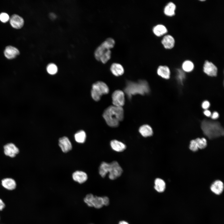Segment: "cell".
Wrapping results in <instances>:
<instances>
[{
  "label": "cell",
  "instance_id": "6da1fadb",
  "mask_svg": "<svg viewBox=\"0 0 224 224\" xmlns=\"http://www.w3.org/2000/svg\"><path fill=\"white\" fill-rule=\"evenodd\" d=\"M103 117L107 124L111 127H117L124 117V111L122 107L111 105L104 111Z\"/></svg>",
  "mask_w": 224,
  "mask_h": 224
},
{
  "label": "cell",
  "instance_id": "7a4b0ae2",
  "mask_svg": "<svg viewBox=\"0 0 224 224\" xmlns=\"http://www.w3.org/2000/svg\"><path fill=\"white\" fill-rule=\"evenodd\" d=\"M124 91L129 99L133 96L140 94L144 95L148 94L150 89L147 82L144 80H140L137 82L127 81L124 88Z\"/></svg>",
  "mask_w": 224,
  "mask_h": 224
},
{
  "label": "cell",
  "instance_id": "3957f363",
  "mask_svg": "<svg viewBox=\"0 0 224 224\" xmlns=\"http://www.w3.org/2000/svg\"><path fill=\"white\" fill-rule=\"evenodd\" d=\"M201 128L204 135L210 139L217 138L224 134L223 128L218 122L204 120L201 123Z\"/></svg>",
  "mask_w": 224,
  "mask_h": 224
},
{
  "label": "cell",
  "instance_id": "277c9868",
  "mask_svg": "<svg viewBox=\"0 0 224 224\" xmlns=\"http://www.w3.org/2000/svg\"><path fill=\"white\" fill-rule=\"evenodd\" d=\"M123 172V169L117 161H114L110 163L102 162L100 165L99 173L103 178L109 173V177L114 180L120 177Z\"/></svg>",
  "mask_w": 224,
  "mask_h": 224
},
{
  "label": "cell",
  "instance_id": "5b68a950",
  "mask_svg": "<svg viewBox=\"0 0 224 224\" xmlns=\"http://www.w3.org/2000/svg\"><path fill=\"white\" fill-rule=\"evenodd\" d=\"M109 89L107 85L101 81H98L93 84L91 91L92 99L96 101H98L103 95L108 93Z\"/></svg>",
  "mask_w": 224,
  "mask_h": 224
},
{
  "label": "cell",
  "instance_id": "8992f818",
  "mask_svg": "<svg viewBox=\"0 0 224 224\" xmlns=\"http://www.w3.org/2000/svg\"><path fill=\"white\" fill-rule=\"evenodd\" d=\"M115 44V40L112 38H108L102 42L95 51L94 56L96 60L99 61L102 54L106 50L114 48Z\"/></svg>",
  "mask_w": 224,
  "mask_h": 224
},
{
  "label": "cell",
  "instance_id": "52a82bcc",
  "mask_svg": "<svg viewBox=\"0 0 224 224\" xmlns=\"http://www.w3.org/2000/svg\"><path fill=\"white\" fill-rule=\"evenodd\" d=\"M84 201L89 206L97 208H100L104 205L102 197L94 196L91 194H87Z\"/></svg>",
  "mask_w": 224,
  "mask_h": 224
},
{
  "label": "cell",
  "instance_id": "ba28073f",
  "mask_svg": "<svg viewBox=\"0 0 224 224\" xmlns=\"http://www.w3.org/2000/svg\"><path fill=\"white\" fill-rule=\"evenodd\" d=\"M112 103L114 106L122 107L124 104V93L121 90H116L114 91L112 94Z\"/></svg>",
  "mask_w": 224,
  "mask_h": 224
},
{
  "label": "cell",
  "instance_id": "9c48e42d",
  "mask_svg": "<svg viewBox=\"0 0 224 224\" xmlns=\"http://www.w3.org/2000/svg\"><path fill=\"white\" fill-rule=\"evenodd\" d=\"M204 72L211 77L216 76L217 72V67L212 62L206 60L203 67Z\"/></svg>",
  "mask_w": 224,
  "mask_h": 224
},
{
  "label": "cell",
  "instance_id": "30bf717a",
  "mask_svg": "<svg viewBox=\"0 0 224 224\" xmlns=\"http://www.w3.org/2000/svg\"><path fill=\"white\" fill-rule=\"evenodd\" d=\"M58 145L62 151L64 153L69 152L72 148L71 143L66 137H63L59 139Z\"/></svg>",
  "mask_w": 224,
  "mask_h": 224
},
{
  "label": "cell",
  "instance_id": "8fae6325",
  "mask_svg": "<svg viewBox=\"0 0 224 224\" xmlns=\"http://www.w3.org/2000/svg\"><path fill=\"white\" fill-rule=\"evenodd\" d=\"M9 20L11 25L16 29L21 28L24 24V20L23 18L17 14L12 15L10 18Z\"/></svg>",
  "mask_w": 224,
  "mask_h": 224
},
{
  "label": "cell",
  "instance_id": "7c38bea8",
  "mask_svg": "<svg viewBox=\"0 0 224 224\" xmlns=\"http://www.w3.org/2000/svg\"><path fill=\"white\" fill-rule=\"evenodd\" d=\"M4 149L5 154L11 157L15 156L19 152L18 148L12 143L7 144L4 146Z\"/></svg>",
  "mask_w": 224,
  "mask_h": 224
},
{
  "label": "cell",
  "instance_id": "4fadbf2b",
  "mask_svg": "<svg viewBox=\"0 0 224 224\" xmlns=\"http://www.w3.org/2000/svg\"><path fill=\"white\" fill-rule=\"evenodd\" d=\"M19 54L20 52L17 48L11 45L7 46L4 51L5 56L9 59L15 58Z\"/></svg>",
  "mask_w": 224,
  "mask_h": 224
},
{
  "label": "cell",
  "instance_id": "5bb4252c",
  "mask_svg": "<svg viewBox=\"0 0 224 224\" xmlns=\"http://www.w3.org/2000/svg\"><path fill=\"white\" fill-rule=\"evenodd\" d=\"M224 184L221 180H219L214 181L211 184L210 189L212 192L216 195L221 194L224 189Z\"/></svg>",
  "mask_w": 224,
  "mask_h": 224
},
{
  "label": "cell",
  "instance_id": "9a60e30c",
  "mask_svg": "<svg viewBox=\"0 0 224 224\" xmlns=\"http://www.w3.org/2000/svg\"><path fill=\"white\" fill-rule=\"evenodd\" d=\"M161 43L166 49H170L174 46L175 40L172 35H167L164 36Z\"/></svg>",
  "mask_w": 224,
  "mask_h": 224
},
{
  "label": "cell",
  "instance_id": "2e32d148",
  "mask_svg": "<svg viewBox=\"0 0 224 224\" xmlns=\"http://www.w3.org/2000/svg\"><path fill=\"white\" fill-rule=\"evenodd\" d=\"M110 70L113 74L117 77L122 75L124 71L122 65L118 63H113L110 66Z\"/></svg>",
  "mask_w": 224,
  "mask_h": 224
},
{
  "label": "cell",
  "instance_id": "e0dca14e",
  "mask_svg": "<svg viewBox=\"0 0 224 224\" xmlns=\"http://www.w3.org/2000/svg\"><path fill=\"white\" fill-rule=\"evenodd\" d=\"M72 177L74 181L82 184L87 180V174L83 171H76L73 173Z\"/></svg>",
  "mask_w": 224,
  "mask_h": 224
},
{
  "label": "cell",
  "instance_id": "ac0fdd59",
  "mask_svg": "<svg viewBox=\"0 0 224 224\" xmlns=\"http://www.w3.org/2000/svg\"><path fill=\"white\" fill-rule=\"evenodd\" d=\"M157 74L162 78L168 79L170 77V71L169 68L166 66L161 65L157 69Z\"/></svg>",
  "mask_w": 224,
  "mask_h": 224
},
{
  "label": "cell",
  "instance_id": "d6986e66",
  "mask_svg": "<svg viewBox=\"0 0 224 224\" xmlns=\"http://www.w3.org/2000/svg\"><path fill=\"white\" fill-rule=\"evenodd\" d=\"M139 132L144 137L151 136L153 134L152 127L148 124H144L140 126L139 129Z\"/></svg>",
  "mask_w": 224,
  "mask_h": 224
},
{
  "label": "cell",
  "instance_id": "ffe728a7",
  "mask_svg": "<svg viewBox=\"0 0 224 224\" xmlns=\"http://www.w3.org/2000/svg\"><path fill=\"white\" fill-rule=\"evenodd\" d=\"M110 145L112 148L117 152H122L126 148V146L123 142L116 140L111 141Z\"/></svg>",
  "mask_w": 224,
  "mask_h": 224
},
{
  "label": "cell",
  "instance_id": "44dd1931",
  "mask_svg": "<svg viewBox=\"0 0 224 224\" xmlns=\"http://www.w3.org/2000/svg\"><path fill=\"white\" fill-rule=\"evenodd\" d=\"M152 31L156 36L160 37L167 33V29L164 25L159 24L153 28Z\"/></svg>",
  "mask_w": 224,
  "mask_h": 224
},
{
  "label": "cell",
  "instance_id": "7402d4cb",
  "mask_svg": "<svg viewBox=\"0 0 224 224\" xmlns=\"http://www.w3.org/2000/svg\"><path fill=\"white\" fill-rule=\"evenodd\" d=\"M176 8L175 5L173 2H170L165 7L164 12L167 16H172L175 15Z\"/></svg>",
  "mask_w": 224,
  "mask_h": 224
},
{
  "label": "cell",
  "instance_id": "603a6c76",
  "mask_svg": "<svg viewBox=\"0 0 224 224\" xmlns=\"http://www.w3.org/2000/svg\"><path fill=\"white\" fill-rule=\"evenodd\" d=\"M2 184L3 187L10 190L15 189L16 185L15 181L10 178H7L2 180Z\"/></svg>",
  "mask_w": 224,
  "mask_h": 224
},
{
  "label": "cell",
  "instance_id": "cb8c5ba5",
  "mask_svg": "<svg viewBox=\"0 0 224 224\" xmlns=\"http://www.w3.org/2000/svg\"><path fill=\"white\" fill-rule=\"evenodd\" d=\"M154 184V189L157 192L162 193L165 191L166 187V184L163 180L160 178H157L155 180Z\"/></svg>",
  "mask_w": 224,
  "mask_h": 224
},
{
  "label": "cell",
  "instance_id": "d4e9b609",
  "mask_svg": "<svg viewBox=\"0 0 224 224\" xmlns=\"http://www.w3.org/2000/svg\"><path fill=\"white\" fill-rule=\"evenodd\" d=\"M86 133L84 131L81 130L77 132L74 135L75 141L79 143H83L86 140Z\"/></svg>",
  "mask_w": 224,
  "mask_h": 224
},
{
  "label": "cell",
  "instance_id": "484cf974",
  "mask_svg": "<svg viewBox=\"0 0 224 224\" xmlns=\"http://www.w3.org/2000/svg\"><path fill=\"white\" fill-rule=\"evenodd\" d=\"M194 64L190 60H185L182 63V68L183 70L185 72H191L194 69Z\"/></svg>",
  "mask_w": 224,
  "mask_h": 224
},
{
  "label": "cell",
  "instance_id": "4316f807",
  "mask_svg": "<svg viewBox=\"0 0 224 224\" xmlns=\"http://www.w3.org/2000/svg\"><path fill=\"white\" fill-rule=\"evenodd\" d=\"M111 51L110 49L105 51L100 56L99 61L105 64L107 63L111 58Z\"/></svg>",
  "mask_w": 224,
  "mask_h": 224
},
{
  "label": "cell",
  "instance_id": "83f0119b",
  "mask_svg": "<svg viewBox=\"0 0 224 224\" xmlns=\"http://www.w3.org/2000/svg\"><path fill=\"white\" fill-rule=\"evenodd\" d=\"M195 139L197 142L198 149H203L207 147V142L206 139L205 138H198Z\"/></svg>",
  "mask_w": 224,
  "mask_h": 224
},
{
  "label": "cell",
  "instance_id": "f1b7e54d",
  "mask_svg": "<svg viewBox=\"0 0 224 224\" xmlns=\"http://www.w3.org/2000/svg\"><path fill=\"white\" fill-rule=\"evenodd\" d=\"M46 70L49 74L54 75L58 72V68L55 64L53 63H50L47 65Z\"/></svg>",
  "mask_w": 224,
  "mask_h": 224
},
{
  "label": "cell",
  "instance_id": "f546056e",
  "mask_svg": "<svg viewBox=\"0 0 224 224\" xmlns=\"http://www.w3.org/2000/svg\"><path fill=\"white\" fill-rule=\"evenodd\" d=\"M177 74V79L179 82L182 84L183 82L185 77L184 72L180 69H178Z\"/></svg>",
  "mask_w": 224,
  "mask_h": 224
},
{
  "label": "cell",
  "instance_id": "4dcf8cb0",
  "mask_svg": "<svg viewBox=\"0 0 224 224\" xmlns=\"http://www.w3.org/2000/svg\"><path fill=\"white\" fill-rule=\"evenodd\" d=\"M189 148L190 150L194 152H196L198 150V148L195 139L192 140L190 141Z\"/></svg>",
  "mask_w": 224,
  "mask_h": 224
},
{
  "label": "cell",
  "instance_id": "1f68e13d",
  "mask_svg": "<svg viewBox=\"0 0 224 224\" xmlns=\"http://www.w3.org/2000/svg\"><path fill=\"white\" fill-rule=\"evenodd\" d=\"M10 19L9 15L7 13L2 12L0 14V20L3 22H6Z\"/></svg>",
  "mask_w": 224,
  "mask_h": 224
},
{
  "label": "cell",
  "instance_id": "d6a6232c",
  "mask_svg": "<svg viewBox=\"0 0 224 224\" xmlns=\"http://www.w3.org/2000/svg\"><path fill=\"white\" fill-rule=\"evenodd\" d=\"M210 106L209 102L207 100H205L203 102L202 104V108L205 110H207Z\"/></svg>",
  "mask_w": 224,
  "mask_h": 224
},
{
  "label": "cell",
  "instance_id": "836d02e7",
  "mask_svg": "<svg viewBox=\"0 0 224 224\" xmlns=\"http://www.w3.org/2000/svg\"><path fill=\"white\" fill-rule=\"evenodd\" d=\"M103 199L104 205L107 206L109 204V199L106 196L102 197Z\"/></svg>",
  "mask_w": 224,
  "mask_h": 224
},
{
  "label": "cell",
  "instance_id": "e575fe53",
  "mask_svg": "<svg viewBox=\"0 0 224 224\" xmlns=\"http://www.w3.org/2000/svg\"><path fill=\"white\" fill-rule=\"evenodd\" d=\"M211 116V118L212 119H216L219 117V114L217 112L215 111L213 113Z\"/></svg>",
  "mask_w": 224,
  "mask_h": 224
},
{
  "label": "cell",
  "instance_id": "d590c367",
  "mask_svg": "<svg viewBox=\"0 0 224 224\" xmlns=\"http://www.w3.org/2000/svg\"><path fill=\"white\" fill-rule=\"evenodd\" d=\"M203 114L204 115L208 117H209L212 114L211 111L208 110H205L203 111Z\"/></svg>",
  "mask_w": 224,
  "mask_h": 224
},
{
  "label": "cell",
  "instance_id": "8d00e7d4",
  "mask_svg": "<svg viewBox=\"0 0 224 224\" xmlns=\"http://www.w3.org/2000/svg\"><path fill=\"white\" fill-rule=\"evenodd\" d=\"M5 206L4 203L0 199V211L2 210Z\"/></svg>",
  "mask_w": 224,
  "mask_h": 224
},
{
  "label": "cell",
  "instance_id": "74e56055",
  "mask_svg": "<svg viewBox=\"0 0 224 224\" xmlns=\"http://www.w3.org/2000/svg\"><path fill=\"white\" fill-rule=\"evenodd\" d=\"M50 17L52 19H54L56 18V16L54 13H51L50 14Z\"/></svg>",
  "mask_w": 224,
  "mask_h": 224
},
{
  "label": "cell",
  "instance_id": "f35d334b",
  "mask_svg": "<svg viewBox=\"0 0 224 224\" xmlns=\"http://www.w3.org/2000/svg\"><path fill=\"white\" fill-rule=\"evenodd\" d=\"M119 224H129L128 222H127L125 221H120Z\"/></svg>",
  "mask_w": 224,
  "mask_h": 224
}]
</instances>
